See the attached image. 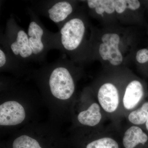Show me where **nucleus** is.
I'll return each instance as SVG.
<instances>
[{"instance_id": "f257e3e1", "label": "nucleus", "mask_w": 148, "mask_h": 148, "mask_svg": "<svg viewBox=\"0 0 148 148\" xmlns=\"http://www.w3.org/2000/svg\"><path fill=\"white\" fill-rule=\"evenodd\" d=\"M1 45L23 65L34 62L28 34L17 24L13 15L7 21L4 34H1Z\"/></svg>"}, {"instance_id": "f03ea898", "label": "nucleus", "mask_w": 148, "mask_h": 148, "mask_svg": "<svg viewBox=\"0 0 148 148\" xmlns=\"http://www.w3.org/2000/svg\"><path fill=\"white\" fill-rule=\"evenodd\" d=\"M45 65L49 72L48 85L51 94L56 98L63 101L71 98L75 91V84L69 69V60L63 56Z\"/></svg>"}, {"instance_id": "7ed1b4c3", "label": "nucleus", "mask_w": 148, "mask_h": 148, "mask_svg": "<svg viewBox=\"0 0 148 148\" xmlns=\"http://www.w3.org/2000/svg\"><path fill=\"white\" fill-rule=\"evenodd\" d=\"M28 12L30 17L27 32L29 45L34 62L42 63L45 60L48 51L55 49V34L46 29L32 9H28Z\"/></svg>"}, {"instance_id": "20e7f679", "label": "nucleus", "mask_w": 148, "mask_h": 148, "mask_svg": "<svg viewBox=\"0 0 148 148\" xmlns=\"http://www.w3.org/2000/svg\"><path fill=\"white\" fill-rule=\"evenodd\" d=\"M55 33V49L71 55L77 50L84 38L86 26L81 18L71 17Z\"/></svg>"}, {"instance_id": "39448f33", "label": "nucleus", "mask_w": 148, "mask_h": 148, "mask_svg": "<svg viewBox=\"0 0 148 148\" xmlns=\"http://www.w3.org/2000/svg\"><path fill=\"white\" fill-rule=\"evenodd\" d=\"M36 10L60 27L69 19L73 12L71 1L65 0L41 1Z\"/></svg>"}, {"instance_id": "423d86ee", "label": "nucleus", "mask_w": 148, "mask_h": 148, "mask_svg": "<svg viewBox=\"0 0 148 148\" xmlns=\"http://www.w3.org/2000/svg\"><path fill=\"white\" fill-rule=\"evenodd\" d=\"M25 117L24 107L17 101H7L0 106V125L2 126L20 124Z\"/></svg>"}, {"instance_id": "0eeeda50", "label": "nucleus", "mask_w": 148, "mask_h": 148, "mask_svg": "<svg viewBox=\"0 0 148 148\" xmlns=\"http://www.w3.org/2000/svg\"><path fill=\"white\" fill-rule=\"evenodd\" d=\"M98 101L106 112L112 113L116 110L119 105V95L116 87L110 83L104 84L99 88Z\"/></svg>"}, {"instance_id": "6e6552de", "label": "nucleus", "mask_w": 148, "mask_h": 148, "mask_svg": "<svg viewBox=\"0 0 148 148\" xmlns=\"http://www.w3.org/2000/svg\"><path fill=\"white\" fill-rule=\"evenodd\" d=\"M144 88L141 83L137 80L132 81L126 87L123 99L125 108L130 110L139 104L144 96Z\"/></svg>"}, {"instance_id": "1a4fd4ad", "label": "nucleus", "mask_w": 148, "mask_h": 148, "mask_svg": "<svg viewBox=\"0 0 148 148\" xmlns=\"http://www.w3.org/2000/svg\"><path fill=\"white\" fill-rule=\"evenodd\" d=\"M148 141V136L138 126L130 127L125 132L123 138V145L124 148H138L144 146Z\"/></svg>"}, {"instance_id": "9d476101", "label": "nucleus", "mask_w": 148, "mask_h": 148, "mask_svg": "<svg viewBox=\"0 0 148 148\" xmlns=\"http://www.w3.org/2000/svg\"><path fill=\"white\" fill-rule=\"evenodd\" d=\"M119 36L117 34L108 33L102 37L103 42H106L110 46V53L108 61L112 65L117 66L121 65L123 61V57L119 48L120 42Z\"/></svg>"}, {"instance_id": "9b49d317", "label": "nucleus", "mask_w": 148, "mask_h": 148, "mask_svg": "<svg viewBox=\"0 0 148 148\" xmlns=\"http://www.w3.org/2000/svg\"><path fill=\"white\" fill-rule=\"evenodd\" d=\"M102 114L100 106L97 103H92L86 110L79 114L77 119L81 124L89 126H94L101 121Z\"/></svg>"}, {"instance_id": "f8f14e48", "label": "nucleus", "mask_w": 148, "mask_h": 148, "mask_svg": "<svg viewBox=\"0 0 148 148\" xmlns=\"http://www.w3.org/2000/svg\"><path fill=\"white\" fill-rule=\"evenodd\" d=\"M25 65L12 56L2 46L0 47V69L3 70H18L25 67Z\"/></svg>"}, {"instance_id": "ddd939ff", "label": "nucleus", "mask_w": 148, "mask_h": 148, "mask_svg": "<svg viewBox=\"0 0 148 148\" xmlns=\"http://www.w3.org/2000/svg\"><path fill=\"white\" fill-rule=\"evenodd\" d=\"M148 118V102H145L140 108L132 111L128 115V120L132 124L140 125L145 124Z\"/></svg>"}, {"instance_id": "4468645a", "label": "nucleus", "mask_w": 148, "mask_h": 148, "mask_svg": "<svg viewBox=\"0 0 148 148\" xmlns=\"http://www.w3.org/2000/svg\"><path fill=\"white\" fill-rule=\"evenodd\" d=\"M13 148H42L38 141L27 135H22L16 138L12 145Z\"/></svg>"}, {"instance_id": "2eb2a0df", "label": "nucleus", "mask_w": 148, "mask_h": 148, "mask_svg": "<svg viewBox=\"0 0 148 148\" xmlns=\"http://www.w3.org/2000/svg\"><path fill=\"white\" fill-rule=\"evenodd\" d=\"M86 148H120L118 143L113 138L104 137L93 140Z\"/></svg>"}, {"instance_id": "dca6fc26", "label": "nucleus", "mask_w": 148, "mask_h": 148, "mask_svg": "<svg viewBox=\"0 0 148 148\" xmlns=\"http://www.w3.org/2000/svg\"><path fill=\"white\" fill-rule=\"evenodd\" d=\"M97 6L101 8L105 12L111 14L113 13L115 9V1L112 0H97Z\"/></svg>"}, {"instance_id": "f3484780", "label": "nucleus", "mask_w": 148, "mask_h": 148, "mask_svg": "<svg viewBox=\"0 0 148 148\" xmlns=\"http://www.w3.org/2000/svg\"><path fill=\"white\" fill-rule=\"evenodd\" d=\"M99 52L103 60H108L110 53L109 45L106 42L101 43L99 47Z\"/></svg>"}, {"instance_id": "a211bd4d", "label": "nucleus", "mask_w": 148, "mask_h": 148, "mask_svg": "<svg viewBox=\"0 0 148 148\" xmlns=\"http://www.w3.org/2000/svg\"><path fill=\"white\" fill-rule=\"evenodd\" d=\"M136 59L140 64H145L148 62V49H143L138 51L136 54Z\"/></svg>"}, {"instance_id": "6ab92c4d", "label": "nucleus", "mask_w": 148, "mask_h": 148, "mask_svg": "<svg viewBox=\"0 0 148 148\" xmlns=\"http://www.w3.org/2000/svg\"><path fill=\"white\" fill-rule=\"evenodd\" d=\"M126 8H127L126 1H124V0L115 1V9L118 13H123Z\"/></svg>"}, {"instance_id": "aec40b11", "label": "nucleus", "mask_w": 148, "mask_h": 148, "mask_svg": "<svg viewBox=\"0 0 148 148\" xmlns=\"http://www.w3.org/2000/svg\"><path fill=\"white\" fill-rule=\"evenodd\" d=\"M127 4V8L132 10L138 9L140 6V3L137 0H129L126 1Z\"/></svg>"}, {"instance_id": "412c9836", "label": "nucleus", "mask_w": 148, "mask_h": 148, "mask_svg": "<svg viewBox=\"0 0 148 148\" xmlns=\"http://www.w3.org/2000/svg\"><path fill=\"white\" fill-rule=\"evenodd\" d=\"M145 125L146 129H147V130H148V118L147 119V121H146L145 123Z\"/></svg>"}]
</instances>
